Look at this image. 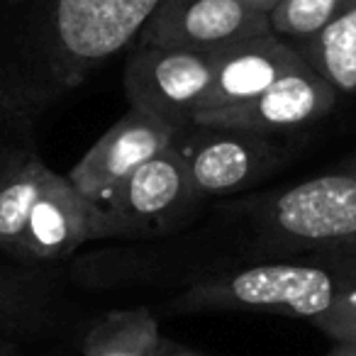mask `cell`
I'll return each instance as SVG.
<instances>
[{
	"mask_svg": "<svg viewBox=\"0 0 356 356\" xmlns=\"http://www.w3.org/2000/svg\"><path fill=\"white\" fill-rule=\"evenodd\" d=\"M161 0H0V129L49 108L132 44Z\"/></svg>",
	"mask_w": 356,
	"mask_h": 356,
	"instance_id": "cell-1",
	"label": "cell"
},
{
	"mask_svg": "<svg viewBox=\"0 0 356 356\" xmlns=\"http://www.w3.org/2000/svg\"><path fill=\"white\" fill-rule=\"evenodd\" d=\"M239 3H244L247 8H252V10H257V13H261V15L268 17V13H271L281 0H239Z\"/></svg>",
	"mask_w": 356,
	"mask_h": 356,
	"instance_id": "cell-18",
	"label": "cell"
},
{
	"mask_svg": "<svg viewBox=\"0 0 356 356\" xmlns=\"http://www.w3.org/2000/svg\"><path fill=\"white\" fill-rule=\"evenodd\" d=\"M337 98L339 95L302 61L298 69L283 74L276 83L252 100L198 113L193 124L273 137L327 118L337 105Z\"/></svg>",
	"mask_w": 356,
	"mask_h": 356,
	"instance_id": "cell-9",
	"label": "cell"
},
{
	"mask_svg": "<svg viewBox=\"0 0 356 356\" xmlns=\"http://www.w3.org/2000/svg\"><path fill=\"white\" fill-rule=\"evenodd\" d=\"M296 44L298 56L337 95H356V6Z\"/></svg>",
	"mask_w": 356,
	"mask_h": 356,
	"instance_id": "cell-13",
	"label": "cell"
},
{
	"mask_svg": "<svg viewBox=\"0 0 356 356\" xmlns=\"http://www.w3.org/2000/svg\"><path fill=\"white\" fill-rule=\"evenodd\" d=\"M191 184L200 198L249 188L281 163V147L271 137L191 124L173 139Z\"/></svg>",
	"mask_w": 356,
	"mask_h": 356,
	"instance_id": "cell-6",
	"label": "cell"
},
{
	"mask_svg": "<svg viewBox=\"0 0 356 356\" xmlns=\"http://www.w3.org/2000/svg\"><path fill=\"white\" fill-rule=\"evenodd\" d=\"M300 64L302 59L293 49V44L283 42L273 32L234 44L229 49L215 51L213 83L198 113L247 103Z\"/></svg>",
	"mask_w": 356,
	"mask_h": 356,
	"instance_id": "cell-11",
	"label": "cell"
},
{
	"mask_svg": "<svg viewBox=\"0 0 356 356\" xmlns=\"http://www.w3.org/2000/svg\"><path fill=\"white\" fill-rule=\"evenodd\" d=\"M176 129L152 118L144 110L127 108L100 139L71 166L66 178L90 203L103 205L105 198L142 163L166 152L176 139Z\"/></svg>",
	"mask_w": 356,
	"mask_h": 356,
	"instance_id": "cell-10",
	"label": "cell"
},
{
	"mask_svg": "<svg viewBox=\"0 0 356 356\" xmlns=\"http://www.w3.org/2000/svg\"><path fill=\"white\" fill-rule=\"evenodd\" d=\"M105 237H118L105 208L83 198L64 173L47 168L13 261L49 266L71 257L86 242Z\"/></svg>",
	"mask_w": 356,
	"mask_h": 356,
	"instance_id": "cell-5",
	"label": "cell"
},
{
	"mask_svg": "<svg viewBox=\"0 0 356 356\" xmlns=\"http://www.w3.org/2000/svg\"><path fill=\"white\" fill-rule=\"evenodd\" d=\"M213 83V54L173 47H137L122 74L129 108L144 110L176 132L193 124Z\"/></svg>",
	"mask_w": 356,
	"mask_h": 356,
	"instance_id": "cell-4",
	"label": "cell"
},
{
	"mask_svg": "<svg viewBox=\"0 0 356 356\" xmlns=\"http://www.w3.org/2000/svg\"><path fill=\"white\" fill-rule=\"evenodd\" d=\"M163 337L149 307L110 310L83 337V356H156Z\"/></svg>",
	"mask_w": 356,
	"mask_h": 356,
	"instance_id": "cell-14",
	"label": "cell"
},
{
	"mask_svg": "<svg viewBox=\"0 0 356 356\" xmlns=\"http://www.w3.org/2000/svg\"><path fill=\"white\" fill-rule=\"evenodd\" d=\"M198 200L184 159L171 144L129 173L100 208L115 222L118 237H137L168 232Z\"/></svg>",
	"mask_w": 356,
	"mask_h": 356,
	"instance_id": "cell-7",
	"label": "cell"
},
{
	"mask_svg": "<svg viewBox=\"0 0 356 356\" xmlns=\"http://www.w3.org/2000/svg\"><path fill=\"white\" fill-rule=\"evenodd\" d=\"M351 264V261H349ZM349 264L332 268L320 261H264L203 278L173 298V312H271L312 322L332 298L356 281Z\"/></svg>",
	"mask_w": 356,
	"mask_h": 356,
	"instance_id": "cell-2",
	"label": "cell"
},
{
	"mask_svg": "<svg viewBox=\"0 0 356 356\" xmlns=\"http://www.w3.org/2000/svg\"><path fill=\"white\" fill-rule=\"evenodd\" d=\"M0 356H20V349H17V339L0 334Z\"/></svg>",
	"mask_w": 356,
	"mask_h": 356,
	"instance_id": "cell-19",
	"label": "cell"
},
{
	"mask_svg": "<svg viewBox=\"0 0 356 356\" xmlns=\"http://www.w3.org/2000/svg\"><path fill=\"white\" fill-rule=\"evenodd\" d=\"M156 356H208V354H200V351H191V349H181V346H173L163 339L161 349L156 351Z\"/></svg>",
	"mask_w": 356,
	"mask_h": 356,
	"instance_id": "cell-17",
	"label": "cell"
},
{
	"mask_svg": "<svg viewBox=\"0 0 356 356\" xmlns=\"http://www.w3.org/2000/svg\"><path fill=\"white\" fill-rule=\"evenodd\" d=\"M56 276L47 266L17 264L0 254V334L20 339L51 325Z\"/></svg>",
	"mask_w": 356,
	"mask_h": 356,
	"instance_id": "cell-12",
	"label": "cell"
},
{
	"mask_svg": "<svg viewBox=\"0 0 356 356\" xmlns=\"http://www.w3.org/2000/svg\"><path fill=\"white\" fill-rule=\"evenodd\" d=\"M334 344H349L356 339V281L346 283L327 305L325 312L310 322Z\"/></svg>",
	"mask_w": 356,
	"mask_h": 356,
	"instance_id": "cell-16",
	"label": "cell"
},
{
	"mask_svg": "<svg viewBox=\"0 0 356 356\" xmlns=\"http://www.w3.org/2000/svg\"><path fill=\"white\" fill-rule=\"evenodd\" d=\"M354 6L356 0H281L268 13V25L283 42H302L325 30Z\"/></svg>",
	"mask_w": 356,
	"mask_h": 356,
	"instance_id": "cell-15",
	"label": "cell"
},
{
	"mask_svg": "<svg viewBox=\"0 0 356 356\" xmlns=\"http://www.w3.org/2000/svg\"><path fill=\"white\" fill-rule=\"evenodd\" d=\"M327 356H356V339L349 344H337Z\"/></svg>",
	"mask_w": 356,
	"mask_h": 356,
	"instance_id": "cell-20",
	"label": "cell"
},
{
	"mask_svg": "<svg viewBox=\"0 0 356 356\" xmlns=\"http://www.w3.org/2000/svg\"><path fill=\"white\" fill-rule=\"evenodd\" d=\"M264 35H271L268 17L239 0H161L137 42L215 54Z\"/></svg>",
	"mask_w": 356,
	"mask_h": 356,
	"instance_id": "cell-8",
	"label": "cell"
},
{
	"mask_svg": "<svg viewBox=\"0 0 356 356\" xmlns=\"http://www.w3.org/2000/svg\"><path fill=\"white\" fill-rule=\"evenodd\" d=\"M261 247L281 252L356 249V171H332L291 186L259 210Z\"/></svg>",
	"mask_w": 356,
	"mask_h": 356,
	"instance_id": "cell-3",
	"label": "cell"
}]
</instances>
